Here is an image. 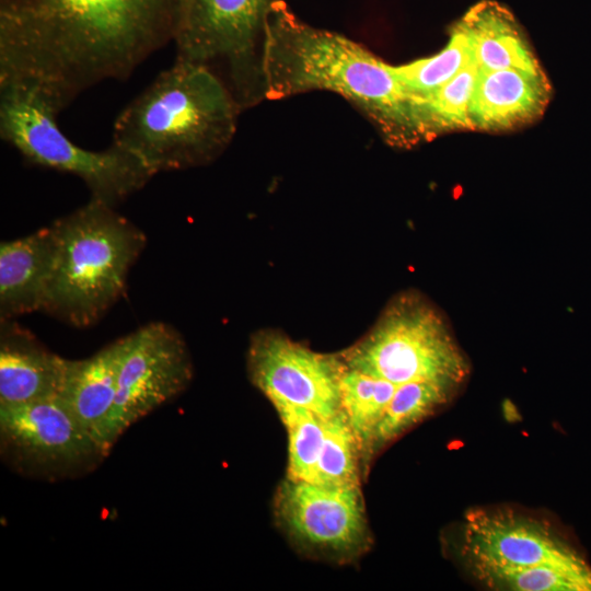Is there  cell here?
Listing matches in <instances>:
<instances>
[{
	"label": "cell",
	"mask_w": 591,
	"mask_h": 591,
	"mask_svg": "<svg viewBox=\"0 0 591 591\" xmlns=\"http://www.w3.org/2000/svg\"><path fill=\"white\" fill-rule=\"evenodd\" d=\"M184 0H0V85L58 114L174 39Z\"/></svg>",
	"instance_id": "cell-1"
},
{
	"label": "cell",
	"mask_w": 591,
	"mask_h": 591,
	"mask_svg": "<svg viewBox=\"0 0 591 591\" xmlns=\"http://www.w3.org/2000/svg\"><path fill=\"white\" fill-rule=\"evenodd\" d=\"M260 70L265 100L332 92L358 108L387 144L425 142L414 99L394 66L341 34L308 24L285 0L266 21Z\"/></svg>",
	"instance_id": "cell-2"
},
{
	"label": "cell",
	"mask_w": 591,
	"mask_h": 591,
	"mask_svg": "<svg viewBox=\"0 0 591 591\" xmlns=\"http://www.w3.org/2000/svg\"><path fill=\"white\" fill-rule=\"evenodd\" d=\"M240 111L215 70L175 60L120 112L112 143L153 175L207 165L233 140Z\"/></svg>",
	"instance_id": "cell-3"
},
{
	"label": "cell",
	"mask_w": 591,
	"mask_h": 591,
	"mask_svg": "<svg viewBox=\"0 0 591 591\" xmlns=\"http://www.w3.org/2000/svg\"><path fill=\"white\" fill-rule=\"evenodd\" d=\"M51 224L57 248L43 312L76 327L91 326L123 296L146 234L93 198Z\"/></svg>",
	"instance_id": "cell-4"
},
{
	"label": "cell",
	"mask_w": 591,
	"mask_h": 591,
	"mask_svg": "<svg viewBox=\"0 0 591 591\" xmlns=\"http://www.w3.org/2000/svg\"><path fill=\"white\" fill-rule=\"evenodd\" d=\"M338 355L346 367L395 385L436 381L460 387L471 371L444 316L416 291L394 297L373 327Z\"/></svg>",
	"instance_id": "cell-5"
},
{
	"label": "cell",
	"mask_w": 591,
	"mask_h": 591,
	"mask_svg": "<svg viewBox=\"0 0 591 591\" xmlns=\"http://www.w3.org/2000/svg\"><path fill=\"white\" fill-rule=\"evenodd\" d=\"M58 113L31 91L0 85V136L30 163L82 179L91 198L116 207L154 176L136 155L112 143L91 151L73 143Z\"/></svg>",
	"instance_id": "cell-6"
},
{
	"label": "cell",
	"mask_w": 591,
	"mask_h": 591,
	"mask_svg": "<svg viewBox=\"0 0 591 591\" xmlns=\"http://www.w3.org/2000/svg\"><path fill=\"white\" fill-rule=\"evenodd\" d=\"M280 0H184L173 42L176 59L223 65L241 109L264 101L260 70L265 25Z\"/></svg>",
	"instance_id": "cell-7"
},
{
	"label": "cell",
	"mask_w": 591,
	"mask_h": 591,
	"mask_svg": "<svg viewBox=\"0 0 591 591\" xmlns=\"http://www.w3.org/2000/svg\"><path fill=\"white\" fill-rule=\"evenodd\" d=\"M276 525L302 555L349 564L373 543L361 486L331 487L286 477L275 493Z\"/></svg>",
	"instance_id": "cell-8"
},
{
	"label": "cell",
	"mask_w": 591,
	"mask_h": 591,
	"mask_svg": "<svg viewBox=\"0 0 591 591\" xmlns=\"http://www.w3.org/2000/svg\"><path fill=\"white\" fill-rule=\"evenodd\" d=\"M192 378L187 345L170 324L152 322L127 335L111 419L113 442L131 425L184 392Z\"/></svg>",
	"instance_id": "cell-9"
},
{
	"label": "cell",
	"mask_w": 591,
	"mask_h": 591,
	"mask_svg": "<svg viewBox=\"0 0 591 591\" xmlns=\"http://www.w3.org/2000/svg\"><path fill=\"white\" fill-rule=\"evenodd\" d=\"M251 382L274 404L310 410L327 420L340 409L345 364L338 352L323 354L276 329H260L247 349Z\"/></svg>",
	"instance_id": "cell-10"
},
{
	"label": "cell",
	"mask_w": 591,
	"mask_h": 591,
	"mask_svg": "<svg viewBox=\"0 0 591 591\" xmlns=\"http://www.w3.org/2000/svg\"><path fill=\"white\" fill-rule=\"evenodd\" d=\"M466 560L525 567L551 566L591 577L586 558L548 524L507 509H476L462 532Z\"/></svg>",
	"instance_id": "cell-11"
},
{
	"label": "cell",
	"mask_w": 591,
	"mask_h": 591,
	"mask_svg": "<svg viewBox=\"0 0 591 591\" xmlns=\"http://www.w3.org/2000/svg\"><path fill=\"white\" fill-rule=\"evenodd\" d=\"M5 445L39 464L73 467L107 455L59 395L0 406Z\"/></svg>",
	"instance_id": "cell-12"
},
{
	"label": "cell",
	"mask_w": 591,
	"mask_h": 591,
	"mask_svg": "<svg viewBox=\"0 0 591 591\" xmlns=\"http://www.w3.org/2000/svg\"><path fill=\"white\" fill-rule=\"evenodd\" d=\"M552 97L545 73L479 70L470 106V130H514L543 116Z\"/></svg>",
	"instance_id": "cell-13"
},
{
	"label": "cell",
	"mask_w": 591,
	"mask_h": 591,
	"mask_svg": "<svg viewBox=\"0 0 591 591\" xmlns=\"http://www.w3.org/2000/svg\"><path fill=\"white\" fill-rule=\"evenodd\" d=\"M126 345V336L93 356L67 359L59 396L86 432L106 454L114 442L111 419L116 401L117 376Z\"/></svg>",
	"instance_id": "cell-14"
},
{
	"label": "cell",
	"mask_w": 591,
	"mask_h": 591,
	"mask_svg": "<svg viewBox=\"0 0 591 591\" xmlns=\"http://www.w3.org/2000/svg\"><path fill=\"white\" fill-rule=\"evenodd\" d=\"M53 224L0 244L1 322L43 312L55 264Z\"/></svg>",
	"instance_id": "cell-15"
},
{
	"label": "cell",
	"mask_w": 591,
	"mask_h": 591,
	"mask_svg": "<svg viewBox=\"0 0 591 591\" xmlns=\"http://www.w3.org/2000/svg\"><path fill=\"white\" fill-rule=\"evenodd\" d=\"M455 24L466 35L479 70L517 69L545 73L521 25L501 3L482 0Z\"/></svg>",
	"instance_id": "cell-16"
},
{
	"label": "cell",
	"mask_w": 591,
	"mask_h": 591,
	"mask_svg": "<svg viewBox=\"0 0 591 591\" xmlns=\"http://www.w3.org/2000/svg\"><path fill=\"white\" fill-rule=\"evenodd\" d=\"M1 324L0 406L59 395L67 359L43 348L28 332Z\"/></svg>",
	"instance_id": "cell-17"
},
{
	"label": "cell",
	"mask_w": 591,
	"mask_h": 591,
	"mask_svg": "<svg viewBox=\"0 0 591 591\" xmlns=\"http://www.w3.org/2000/svg\"><path fill=\"white\" fill-rule=\"evenodd\" d=\"M345 364V363H344ZM396 385L345 366L340 378V409L362 455L364 476L373 461L372 444Z\"/></svg>",
	"instance_id": "cell-18"
},
{
	"label": "cell",
	"mask_w": 591,
	"mask_h": 591,
	"mask_svg": "<svg viewBox=\"0 0 591 591\" xmlns=\"http://www.w3.org/2000/svg\"><path fill=\"white\" fill-rule=\"evenodd\" d=\"M457 389L436 381H414L396 385L375 431L373 459L390 443L449 403Z\"/></svg>",
	"instance_id": "cell-19"
},
{
	"label": "cell",
	"mask_w": 591,
	"mask_h": 591,
	"mask_svg": "<svg viewBox=\"0 0 591 591\" xmlns=\"http://www.w3.org/2000/svg\"><path fill=\"white\" fill-rule=\"evenodd\" d=\"M479 69L472 60L433 93L414 100L425 141L456 130H470V106Z\"/></svg>",
	"instance_id": "cell-20"
},
{
	"label": "cell",
	"mask_w": 591,
	"mask_h": 591,
	"mask_svg": "<svg viewBox=\"0 0 591 591\" xmlns=\"http://www.w3.org/2000/svg\"><path fill=\"white\" fill-rule=\"evenodd\" d=\"M472 60L466 35L453 24L449 40L439 53L394 66V69L406 91L416 100L428 96L448 83Z\"/></svg>",
	"instance_id": "cell-21"
},
{
	"label": "cell",
	"mask_w": 591,
	"mask_h": 591,
	"mask_svg": "<svg viewBox=\"0 0 591 591\" xmlns=\"http://www.w3.org/2000/svg\"><path fill=\"white\" fill-rule=\"evenodd\" d=\"M473 576L495 590L591 591V577L551 566H506L466 560Z\"/></svg>",
	"instance_id": "cell-22"
},
{
	"label": "cell",
	"mask_w": 591,
	"mask_h": 591,
	"mask_svg": "<svg viewBox=\"0 0 591 591\" xmlns=\"http://www.w3.org/2000/svg\"><path fill=\"white\" fill-rule=\"evenodd\" d=\"M364 478L358 440L343 413L325 420L315 484L331 487L360 486Z\"/></svg>",
	"instance_id": "cell-23"
},
{
	"label": "cell",
	"mask_w": 591,
	"mask_h": 591,
	"mask_svg": "<svg viewBox=\"0 0 591 591\" xmlns=\"http://www.w3.org/2000/svg\"><path fill=\"white\" fill-rule=\"evenodd\" d=\"M285 426L288 437V462L286 477L292 480L315 483L321 453L325 419L304 408L273 405Z\"/></svg>",
	"instance_id": "cell-24"
}]
</instances>
